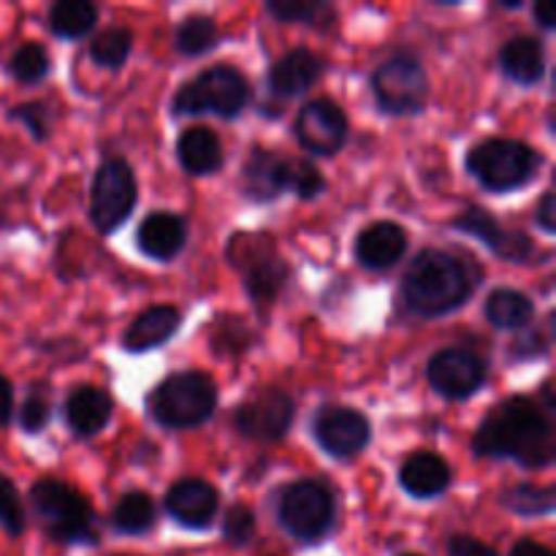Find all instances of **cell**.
Segmentation results:
<instances>
[{
    "label": "cell",
    "instance_id": "cell-1",
    "mask_svg": "<svg viewBox=\"0 0 556 556\" xmlns=\"http://www.w3.org/2000/svg\"><path fill=\"white\" fill-rule=\"evenodd\" d=\"M472 448L489 459H514L530 470L554 462L556 434L548 413L527 396H514L494 407L478 427Z\"/></svg>",
    "mask_w": 556,
    "mask_h": 556
},
{
    "label": "cell",
    "instance_id": "cell-2",
    "mask_svg": "<svg viewBox=\"0 0 556 556\" xmlns=\"http://www.w3.org/2000/svg\"><path fill=\"white\" fill-rule=\"evenodd\" d=\"M476 291V277L465 261L445 250H424L416 255L402 280V296L410 313L440 318L459 309Z\"/></svg>",
    "mask_w": 556,
    "mask_h": 556
},
{
    "label": "cell",
    "instance_id": "cell-3",
    "mask_svg": "<svg viewBox=\"0 0 556 556\" xmlns=\"http://www.w3.org/2000/svg\"><path fill=\"white\" fill-rule=\"evenodd\" d=\"M152 418L166 429H193L210 421L217 407V386L210 375L174 372L147 400Z\"/></svg>",
    "mask_w": 556,
    "mask_h": 556
},
{
    "label": "cell",
    "instance_id": "cell-4",
    "mask_svg": "<svg viewBox=\"0 0 556 556\" xmlns=\"http://www.w3.org/2000/svg\"><path fill=\"white\" fill-rule=\"evenodd\" d=\"M30 503L54 543H96V519L81 492L58 478H43L30 489Z\"/></svg>",
    "mask_w": 556,
    "mask_h": 556
},
{
    "label": "cell",
    "instance_id": "cell-5",
    "mask_svg": "<svg viewBox=\"0 0 556 556\" xmlns=\"http://www.w3.org/2000/svg\"><path fill=\"white\" fill-rule=\"evenodd\" d=\"M541 168V152L516 139H486L467 155V172L492 193H510Z\"/></svg>",
    "mask_w": 556,
    "mask_h": 556
},
{
    "label": "cell",
    "instance_id": "cell-6",
    "mask_svg": "<svg viewBox=\"0 0 556 556\" xmlns=\"http://www.w3.org/2000/svg\"><path fill=\"white\" fill-rule=\"evenodd\" d=\"M250 101V81L231 65H215L179 87L174 96L177 114H217V117H237Z\"/></svg>",
    "mask_w": 556,
    "mask_h": 556
},
{
    "label": "cell",
    "instance_id": "cell-7",
    "mask_svg": "<svg viewBox=\"0 0 556 556\" xmlns=\"http://www.w3.org/2000/svg\"><path fill=\"white\" fill-rule=\"evenodd\" d=\"M277 516L293 541L318 543L334 525V497L320 481H296L282 492Z\"/></svg>",
    "mask_w": 556,
    "mask_h": 556
},
{
    "label": "cell",
    "instance_id": "cell-8",
    "mask_svg": "<svg viewBox=\"0 0 556 556\" xmlns=\"http://www.w3.org/2000/svg\"><path fill=\"white\" fill-rule=\"evenodd\" d=\"M139 190H136L134 168L123 157H109L98 166L90 190L92 226L101 233H114L134 212Z\"/></svg>",
    "mask_w": 556,
    "mask_h": 556
},
{
    "label": "cell",
    "instance_id": "cell-9",
    "mask_svg": "<svg viewBox=\"0 0 556 556\" xmlns=\"http://www.w3.org/2000/svg\"><path fill=\"white\" fill-rule=\"evenodd\" d=\"M375 101L389 114L421 112L429 98V76L413 54H394L372 74Z\"/></svg>",
    "mask_w": 556,
    "mask_h": 556
},
{
    "label": "cell",
    "instance_id": "cell-10",
    "mask_svg": "<svg viewBox=\"0 0 556 556\" xmlns=\"http://www.w3.org/2000/svg\"><path fill=\"white\" fill-rule=\"evenodd\" d=\"M228 258L242 269L244 288L258 304L275 302L288 280V264L266 239L237 237L228 244Z\"/></svg>",
    "mask_w": 556,
    "mask_h": 556
},
{
    "label": "cell",
    "instance_id": "cell-11",
    "mask_svg": "<svg viewBox=\"0 0 556 556\" xmlns=\"http://www.w3.org/2000/svg\"><path fill=\"white\" fill-rule=\"evenodd\" d=\"M427 378L445 400H467L486 383V362L467 348H445L432 356Z\"/></svg>",
    "mask_w": 556,
    "mask_h": 556
},
{
    "label": "cell",
    "instance_id": "cell-12",
    "mask_svg": "<svg viewBox=\"0 0 556 556\" xmlns=\"http://www.w3.org/2000/svg\"><path fill=\"white\" fill-rule=\"evenodd\" d=\"M299 144L315 155H337L348 141V117L329 98L304 103L296 114Z\"/></svg>",
    "mask_w": 556,
    "mask_h": 556
},
{
    "label": "cell",
    "instance_id": "cell-13",
    "mask_svg": "<svg viewBox=\"0 0 556 556\" xmlns=\"http://www.w3.org/2000/svg\"><path fill=\"white\" fill-rule=\"evenodd\" d=\"M293 421V400L280 389H266L258 396L239 405L237 424L239 432L250 440H261V443H275L282 440L291 429Z\"/></svg>",
    "mask_w": 556,
    "mask_h": 556
},
{
    "label": "cell",
    "instance_id": "cell-14",
    "mask_svg": "<svg viewBox=\"0 0 556 556\" xmlns=\"http://www.w3.org/2000/svg\"><path fill=\"white\" fill-rule=\"evenodd\" d=\"M454 228L467 233V237L478 239V242H483L497 258L510 261V264H525L535 253V244L530 242L527 233L503 228L497 223V217L489 210H483V206H467L465 212H459L454 217Z\"/></svg>",
    "mask_w": 556,
    "mask_h": 556
},
{
    "label": "cell",
    "instance_id": "cell-15",
    "mask_svg": "<svg viewBox=\"0 0 556 556\" xmlns=\"http://www.w3.org/2000/svg\"><path fill=\"white\" fill-rule=\"evenodd\" d=\"M369 434H372L369 418L356 407H326L315 418V440L326 454L337 459H351L362 454L369 443Z\"/></svg>",
    "mask_w": 556,
    "mask_h": 556
},
{
    "label": "cell",
    "instance_id": "cell-16",
    "mask_svg": "<svg viewBox=\"0 0 556 556\" xmlns=\"http://www.w3.org/2000/svg\"><path fill=\"white\" fill-rule=\"evenodd\" d=\"M217 505V489L201 478L177 481L166 494V514L188 530H206L215 521Z\"/></svg>",
    "mask_w": 556,
    "mask_h": 556
},
{
    "label": "cell",
    "instance_id": "cell-17",
    "mask_svg": "<svg viewBox=\"0 0 556 556\" xmlns=\"http://www.w3.org/2000/svg\"><path fill=\"white\" fill-rule=\"evenodd\" d=\"M407 233L396 223L383 220L364 228L356 239V261L364 269H389L405 255Z\"/></svg>",
    "mask_w": 556,
    "mask_h": 556
},
{
    "label": "cell",
    "instance_id": "cell-18",
    "mask_svg": "<svg viewBox=\"0 0 556 556\" xmlns=\"http://www.w3.org/2000/svg\"><path fill=\"white\" fill-rule=\"evenodd\" d=\"M114 413L112 396L98 386H79L65 400V421L76 438H96L106 429Z\"/></svg>",
    "mask_w": 556,
    "mask_h": 556
},
{
    "label": "cell",
    "instance_id": "cell-19",
    "mask_svg": "<svg viewBox=\"0 0 556 556\" xmlns=\"http://www.w3.org/2000/svg\"><path fill=\"white\" fill-rule=\"evenodd\" d=\"M324 74V63H320L318 54H313L309 49L299 47L291 49L288 54H282L275 65L269 68V90L280 98H296L304 90L318 81V76Z\"/></svg>",
    "mask_w": 556,
    "mask_h": 556
},
{
    "label": "cell",
    "instance_id": "cell-20",
    "mask_svg": "<svg viewBox=\"0 0 556 556\" xmlns=\"http://www.w3.org/2000/svg\"><path fill=\"white\" fill-rule=\"evenodd\" d=\"M182 326V313L172 304H155V307L144 309L134 324L125 329L123 348L128 353H147L155 351L157 345L172 340L177 329Z\"/></svg>",
    "mask_w": 556,
    "mask_h": 556
},
{
    "label": "cell",
    "instance_id": "cell-21",
    "mask_svg": "<svg viewBox=\"0 0 556 556\" xmlns=\"http://www.w3.org/2000/svg\"><path fill=\"white\" fill-rule=\"evenodd\" d=\"M139 250L152 261H172L182 253L188 242V226L174 212H152L139 226Z\"/></svg>",
    "mask_w": 556,
    "mask_h": 556
},
{
    "label": "cell",
    "instance_id": "cell-22",
    "mask_svg": "<svg viewBox=\"0 0 556 556\" xmlns=\"http://www.w3.org/2000/svg\"><path fill=\"white\" fill-rule=\"evenodd\" d=\"M400 483L410 497L432 500L451 486V467L432 451H418L402 465Z\"/></svg>",
    "mask_w": 556,
    "mask_h": 556
},
{
    "label": "cell",
    "instance_id": "cell-23",
    "mask_svg": "<svg viewBox=\"0 0 556 556\" xmlns=\"http://www.w3.org/2000/svg\"><path fill=\"white\" fill-rule=\"evenodd\" d=\"M242 190L253 201H275L286 190V161L269 150H253L242 168Z\"/></svg>",
    "mask_w": 556,
    "mask_h": 556
},
{
    "label": "cell",
    "instance_id": "cell-24",
    "mask_svg": "<svg viewBox=\"0 0 556 556\" xmlns=\"http://www.w3.org/2000/svg\"><path fill=\"white\" fill-rule=\"evenodd\" d=\"M177 157L185 172L193 177H206L223 166V144L215 130L206 125H193L179 136Z\"/></svg>",
    "mask_w": 556,
    "mask_h": 556
},
{
    "label": "cell",
    "instance_id": "cell-25",
    "mask_svg": "<svg viewBox=\"0 0 556 556\" xmlns=\"http://www.w3.org/2000/svg\"><path fill=\"white\" fill-rule=\"evenodd\" d=\"M500 65L519 85H538L546 74V49L535 36L510 38L500 52Z\"/></svg>",
    "mask_w": 556,
    "mask_h": 556
},
{
    "label": "cell",
    "instance_id": "cell-26",
    "mask_svg": "<svg viewBox=\"0 0 556 556\" xmlns=\"http://www.w3.org/2000/svg\"><path fill=\"white\" fill-rule=\"evenodd\" d=\"M535 315L532 299L510 288H500L486 299V318L489 324L503 331H521Z\"/></svg>",
    "mask_w": 556,
    "mask_h": 556
},
{
    "label": "cell",
    "instance_id": "cell-27",
    "mask_svg": "<svg viewBox=\"0 0 556 556\" xmlns=\"http://www.w3.org/2000/svg\"><path fill=\"white\" fill-rule=\"evenodd\" d=\"M114 530L123 535H144L155 525V503L147 492H128L112 510Z\"/></svg>",
    "mask_w": 556,
    "mask_h": 556
},
{
    "label": "cell",
    "instance_id": "cell-28",
    "mask_svg": "<svg viewBox=\"0 0 556 556\" xmlns=\"http://www.w3.org/2000/svg\"><path fill=\"white\" fill-rule=\"evenodd\" d=\"M98 9L87 0H60L49 9V27L58 38H81L96 27Z\"/></svg>",
    "mask_w": 556,
    "mask_h": 556
},
{
    "label": "cell",
    "instance_id": "cell-29",
    "mask_svg": "<svg viewBox=\"0 0 556 556\" xmlns=\"http://www.w3.org/2000/svg\"><path fill=\"white\" fill-rule=\"evenodd\" d=\"M217 25L212 16L193 14L185 16L177 27V49L188 58H199V54H206L210 49H215L217 43Z\"/></svg>",
    "mask_w": 556,
    "mask_h": 556
},
{
    "label": "cell",
    "instance_id": "cell-30",
    "mask_svg": "<svg viewBox=\"0 0 556 556\" xmlns=\"http://www.w3.org/2000/svg\"><path fill=\"white\" fill-rule=\"evenodd\" d=\"M130 43H134V36L125 27H109L101 36H96V41L90 43V58L92 63L101 65V68H119L125 65L130 54Z\"/></svg>",
    "mask_w": 556,
    "mask_h": 556
},
{
    "label": "cell",
    "instance_id": "cell-31",
    "mask_svg": "<svg viewBox=\"0 0 556 556\" xmlns=\"http://www.w3.org/2000/svg\"><path fill=\"white\" fill-rule=\"evenodd\" d=\"M503 505L519 516H548L554 514V489L552 486H514L503 494Z\"/></svg>",
    "mask_w": 556,
    "mask_h": 556
},
{
    "label": "cell",
    "instance_id": "cell-32",
    "mask_svg": "<svg viewBox=\"0 0 556 556\" xmlns=\"http://www.w3.org/2000/svg\"><path fill=\"white\" fill-rule=\"evenodd\" d=\"M52 68V60H49V52L38 41L22 43L20 49L11 58L9 71L16 81L22 85H33V81H41L43 76Z\"/></svg>",
    "mask_w": 556,
    "mask_h": 556
},
{
    "label": "cell",
    "instance_id": "cell-33",
    "mask_svg": "<svg viewBox=\"0 0 556 556\" xmlns=\"http://www.w3.org/2000/svg\"><path fill=\"white\" fill-rule=\"evenodd\" d=\"M286 190H293L299 199L309 201L315 199V195L324 193L326 179L318 166L296 157V161H286Z\"/></svg>",
    "mask_w": 556,
    "mask_h": 556
},
{
    "label": "cell",
    "instance_id": "cell-34",
    "mask_svg": "<svg viewBox=\"0 0 556 556\" xmlns=\"http://www.w3.org/2000/svg\"><path fill=\"white\" fill-rule=\"evenodd\" d=\"M266 9L280 22H307V25H318L324 14L331 16L329 5L315 0H269Z\"/></svg>",
    "mask_w": 556,
    "mask_h": 556
},
{
    "label": "cell",
    "instance_id": "cell-35",
    "mask_svg": "<svg viewBox=\"0 0 556 556\" xmlns=\"http://www.w3.org/2000/svg\"><path fill=\"white\" fill-rule=\"evenodd\" d=\"M250 345V329L242 318H223L212 331V348L217 353H242Z\"/></svg>",
    "mask_w": 556,
    "mask_h": 556
},
{
    "label": "cell",
    "instance_id": "cell-36",
    "mask_svg": "<svg viewBox=\"0 0 556 556\" xmlns=\"http://www.w3.org/2000/svg\"><path fill=\"white\" fill-rule=\"evenodd\" d=\"M0 527L14 538L25 532V508L20 492L3 472H0Z\"/></svg>",
    "mask_w": 556,
    "mask_h": 556
},
{
    "label": "cell",
    "instance_id": "cell-37",
    "mask_svg": "<svg viewBox=\"0 0 556 556\" xmlns=\"http://www.w3.org/2000/svg\"><path fill=\"white\" fill-rule=\"evenodd\" d=\"M255 535V514L248 508V505H233L226 514V521H223V538L231 546L242 548L253 541Z\"/></svg>",
    "mask_w": 556,
    "mask_h": 556
},
{
    "label": "cell",
    "instance_id": "cell-38",
    "mask_svg": "<svg viewBox=\"0 0 556 556\" xmlns=\"http://www.w3.org/2000/svg\"><path fill=\"white\" fill-rule=\"evenodd\" d=\"M11 119L25 125L33 134V139L43 141L49 136V125H52V112L47 109V103H20L9 112Z\"/></svg>",
    "mask_w": 556,
    "mask_h": 556
},
{
    "label": "cell",
    "instance_id": "cell-39",
    "mask_svg": "<svg viewBox=\"0 0 556 556\" xmlns=\"http://www.w3.org/2000/svg\"><path fill=\"white\" fill-rule=\"evenodd\" d=\"M49 418H52V405H49L47 394H43V391H33L20 410L22 429L30 434H38L43 427H47Z\"/></svg>",
    "mask_w": 556,
    "mask_h": 556
},
{
    "label": "cell",
    "instance_id": "cell-40",
    "mask_svg": "<svg viewBox=\"0 0 556 556\" xmlns=\"http://www.w3.org/2000/svg\"><path fill=\"white\" fill-rule=\"evenodd\" d=\"M448 556H497L492 546L470 535H454L448 541Z\"/></svg>",
    "mask_w": 556,
    "mask_h": 556
},
{
    "label": "cell",
    "instance_id": "cell-41",
    "mask_svg": "<svg viewBox=\"0 0 556 556\" xmlns=\"http://www.w3.org/2000/svg\"><path fill=\"white\" fill-rule=\"evenodd\" d=\"M514 353L519 358L546 356V353H548V340H543L541 331H538V329H530V331H525V337H521V340H516Z\"/></svg>",
    "mask_w": 556,
    "mask_h": 556
},
{
    "label": "cell",
    "instance_id": "cell-42",
    "mask_svg": "<svg viewBox=\"0 0 556 556\" xmlns=\"http://www.w3.org/2000/svg\"><path fill=\"white\" fill-rule=\"evenodd\" d=\"M538 223H541V228L546 233H556V195L554 190H546L541 199V204H538Z\"/></svg>",
    "mask_w": 556,
    "mask_h": 556
},
{
    "label": "cell",
    "instance_id": "cell-43",
    "mask_svg": "<svg viewBox=\"0 0 556 556\" xmlns=\"http://www.w3.org/2000/svg\"><path fill=\"white\" fill-rule=\"evenodd\" d=\"M11 416H14V389L0 375V427H5L11 421Z\"/></svg>",
    "mask_w": 556,
    "mask_h": 556
},
{
    "label": "cell",
    "instance_id": "cell-44",
    "mask_svg": "<svg viewBox=\"0 0 556 556\" xmlns=\"http://www.w3.org/2000/svg\"><path fill=\"white\" fill-rule=\"evenodd\" d=\"M510 556H554V552L548 546H543V543L525 538V541H519L510 548Z\"/></svg>",
    "mask_w": 556,
    "mask_h": 556
},
{
    "label": "cell",
    "instance_id": "cell-45",
    "mask_svg": "<svg viewBox=\"0 0 556 556\" xmlns=\"http://www.w3.org/2000/svg\"><path fill=\"white\" fill-rule=\"evenodd\" d=\"M532 14H535V22H538V25L546 27V30H552V27L556 25L552 3H538L535 9H532Z\"/></svg>",
    "mask_w": 556,
    "mask_h": 556
},
{
    "label": "cell",
    "instance_id": "cell-46",
    "mask_svg": "<svg viewBox=\"0 0 556 556\" xmlns=\"http://www.w3.org/2000/svg\"><path fill=\"white\" fill-rule=\"evenodd\" d=\"M400 556H421V554H400Z\"/></svg>",
    "mask_w": 556,
    "mask_h": 556
}]
</instances>
